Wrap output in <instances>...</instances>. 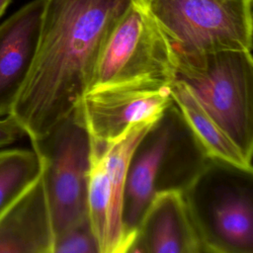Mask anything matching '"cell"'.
Here are the masks:
<instances>
[{"label": "cell", "mask_w": 253, "mask_h": 253, "mask_svg": "<svg viewBox=\"0 0 253 253\" xmlns=\"http://www.w3.org/2000/svg\"><path fill=\"white\" fill-rule=\"evenodd\" d=\"M135 1L44 0L35 59L10 113L31 140L76 110L107 38Z\"/></svg>", "instance_id": "1"}, {"label": "cell", "mask_w": 253, "mask_h": 253, "mask_svg": "<svg viewBox=\"0 0 253 253\" xmlns=\"http://www.w3.org/2000/svg\"><path fill=\"white\" fill-rule=\"evenodd\" d=\"M173 55L176 78L189 86L206 111L252 159V51L225 49Z\"/></svg>", "instance_id": "2"}, {"label": "cell", "mask_w": 253, "mask_h": 253, "mask_svg": "<svg viewBox=\"0 0 253 253\" xmlns=\"http://www.w3.org/2000/svg\"><path fill=\"white\" fill-rule=\"evenodd\" d=\"M175 53L252 51L253 0H144Z\"/></svg>", "instance_id": "3"}, {"label": "cell", "mask_w": 253, "mask_h": 253, "mask_svg": "<svg viewBox=\"0 0 253 253\" xmlns=\"http://www.w3.org/2000/svg\"><path fill=\"white\" fill-rule=\"evenodd\" d=\"M42 175L54 236L87 214L91 142L75 110L46 135L31 140Z\"/></svg>", "instance_id": "4"}, {"label": "cell", "mask_w": 253, "mask_h": 253, "mask_svg": "<svg viewBox=\"0 0 253 253\" xmlns=\"http://www.w3.org/2000/svg\"><path fill=\"white\" fill-rule=\"evenodd\" d=\"M175 78L171 45L145 1L137 0L107 38L99 53L90 88L137 81L171 84Z\"/></svg>", "instance_id": "5"}, {"label": "cell", "mask_w": 253, "mask_h": 253, "mask_svg": "<svg viewBox=\"0 0 253 253\" xmlns=\"http://www.w3.org/2000/svg\"><path fill=\"white\" fill-rule=\"evenodd\" d=\"M173 105L171 84L137 81L89 88L77 112L90 138L108 144L139 124H155Z\"/></svg>", "instance_id": "6"}, {"label": "cell", "mask_w": 253, "mask_h": 253, "mask_svg": "<svg viewBox=\"0 0 253 253\" xmlns=\"http://www.w3.org/2000/svg\"><path fill=\"white\" fill-rule=\"evenodd\" d=\"M233 181L211 187L207 201L186 194L209 252H253L251 191Z\"/></svg>", "instance_id": "7"}, {"label": "cell", "mask_w": 253, "mask_h": 253, "mask_svg": "<svg viewBox=\"0 0 253 253\" xmlns=\"http://www.w3.org/2000/svg\"><path fill=\"white\" fill-rule=\"evenodd\" d=\"M128 252H209L184 189L167 188L154 194Z\"/></svg>", "instance_id": "8"}, {"label": "cell", "mask_w": 253, "mask_h": 253, "mask_svg": "<svg viewBox=\"0 0 253 253\" xmlns=\"http://www.w3.org/2000/svg\"><path fill=\"white\" fill-rule=\"evenodd\" d=\"M171 107L139 141L128 164L123 202V223L128 243L127 252L146 208L159 190L162 169L177 138L176 120L171 116Z\"/></svg>", "instance_id": "9"}, {"label": "cell", "mask_w": 253, "mask_h": 253, "mask_svg": "<svg viewBox=\"0 0 253 253\" xmlns=\"http://www.w3.org/2000/svg\"><path fill=\"white\" fill-rule=\"evenodd\" d=\"M44 0H33L0 24V117L7 116L37 52Z\"/></svg>", "instance_id": "10"}, {"label": "cell", "mask_w": 253, "mask_h": 253, "mask_svg": "<svg viewBox=\"0 0 253 253\" xmlns=\"http://www.w3.org/2000/svg\"><path fill=\"white\" fill-rule=\"evenodd\" d=\"M52 246L53 230L41 173L0 218V253H52Z\"/></svg>", "instance_id": "11"}, {"label": "cell", "mask_w": 253, "mask_h": 253, "mask_svg": "<svg viewBox=\"0 0 253 253\" xmlns=\"http://www.w3.org/2000/svg\"><path fill=\"white\" fill-rule=\"evenodd\" d=\"M171 97L181 119L205 157L252 173V159L206 111L186 83L175 78L171 83Z\"/></svg>", "instance_id": "12"}, {"label": "cell", "mask_w": 253, "mask_h": 253, "mask_svg": "<svg viewBox=\"0 0 253 253\" xmlns=\"http://www.w3.org/2000/svg\"><path fill=\"white\" fill-rule=\"evenodd\" d=\"M87 214L99 253H125V242L113 215L112 193L102 144L91 140Z\"/></svg>", "instance_id": "13"}, {"label": "cell", "mask_w": 253, "mask_h": 253, "mask_svg": "<svg viewBox=\"0 0 253 253\" xmlns=\"http://www.w3.org/2000/svg\"><path fill=\"white\" fill-rule=\"evenodd\" d=\"M42 168L34 149L0 150V218L40 177Z\"/></svg>", "instance_id": "14"}, {"label": "cell", "mask_w": 253, "mask_h": 253, "mask_svg": "<svg viewBox=\"0 0 253 253\" xmlns=\"http://www.w3.org/2000/svg\"><path fill=\"white\" fill-rule=\"evenodd\" d=\"M52 253H99L88 215L54 236Z\"/></svg>", "instance_id": "15"}, {"label": "cell", "mask_w": 253, "mask_h": 253, "mask_svg": "<svg viewBox=\"0 0 253 253\" xmlns=\"http://www.w3.org/2000/svg\"><path fill=\"white\" fill-rule=\"evenodd\" d=\"M25 134L18 121L11 114L0 120V148L12 144Z\"/></svg>", "instance_id": "16"}, {"label": "cell", "mask_w": 253, "mask_h": 253, "mask_svg": "<svg viewBox=\"0 0 253 253\" xmlns=\"http://www.w3.org/2000/svg\"><path fill=\"white\" fill-rule=\"evenodd\" d=\"M12 0H0V18L4 15Z\"/></svg>", "instance_id": "17"}]
</instances>
